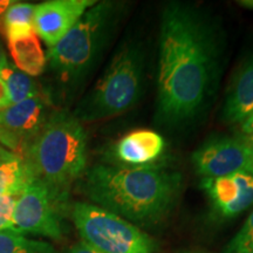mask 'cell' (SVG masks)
I'll list each match as a JSON object with an SVG mask.
<instances>
[{
	"mask_svg": "<svg viewBox=\"0 0 253 253\" xmlns=\"http://www.w3.org/2000/svg\"><path fill=\"white\" fill-rule=\"evenodd\" d=\"M225 36L199 5L170 1L158 32L155 122L181 130L198 122L216 96L223 72Z\"/></svg>",
	"mask_w": 253,
	"mask_h": 253,
	"instance_id": "cell-1",
	"label": "cell"
},
{
	"mask_svg": "<svg viewBox=\"0 0 253 253\" xmlns=\"http://www.w3.org/2000/svg\"><path fill=\"white\" fill-rule=\"evenodd\" d=\"M183 184L182 173L160 167L96 164L84 175L82 191L94 205L134 225H154L171 211Z\"/></svg>",
	"mask_w": 253,
	"mask_h": 253,
	"instance_id": "cell-2",
	"label": "cell"
},
{
	"mask_svg": "<svg viewBox=\"0 0 253 253\" xmlns=\"http://www.w3.org/2000/svg\"><path fill=\"white\" fill-rule=\"evenodd\" d=\"M32 176L45 184L60 203L87 167V134L67 110L49 114L25 155Z\"/></svg>",
	"mask_w": 253,
	"mask_h": 253,
	"instance_id": "cell-3",
	"label": "cell"
},
{
	"mask_svg": "<svg viewBox=\"0 0 253 253\" xmlns=\"http://www.w3.org/2000/svg\"><path fill=\"white\" fill-rule=\"evenodd\" d=\"M126 8L123 1L96 2L60 42L49 48L47 61L63 86L74 89L86 81L112 41Z\"/></svg>",
	"mask_w": 253,
	"mask_h": 253,
	"instance_id": "cell-4",
	"label": "cell"
},
{
	"mask_svg": "<svg viewBox=\"0 0 253 253\" xmlns=\"http://www.w3.org/2000/svg\"><path fill=\"white\" fill-rule=\"evenodd\" d=\"M145 52L141 41L126 39L116 49L106 71L73 112L79 121L95 122L134 108L141 99Z\"/></svg>",
	"mask_w": 253,
	"mask_h": 253,
	"instance_id": "cell-5",
	"label": "cell"
},
{
	"mask_svg": "<svg viewBox=\"0 0 253 253\" xmlns=\"http://www.w3.org/2000/svg\"><path fill=\"white\" fill-rule=\"evenodd\" d=\"M72 218L84 242L102 253H154L155 243L130 221L91 203H75Z\"/></svg>",
	"mask_w": 253,
	"mask_h": 253,
	"instance_id": "cell-6",
	"label": "cell"
},
{
	"mask_svg": "<svg viewBox=\"0 0 253 253\" xmlns=\"http://www.w3.org/2000/svg\"><path fill=\"white\" fill-rule=\"evenodd\" d=\"M60 203L48 188L33 178L15 204L11 230L20 235H36L54 240L62 238Z\"/></svg>",
	"mask_w": 253,
	"mask_h": 253,
	"instance_id": "cell-7",
	"label": "cell"
},
{
	"mask_svg": "<svg viewBox=\"0 0 253 253\" xmlns=\"http://www.w3.org/2000/svg\"><path fill=\"white\" fill-rule=\"evenodd\" d=\"M250 150L245 137L226 135L211 136L191 155L197 175L217 178L237 172H248Z\"/></svg>",
	"mask_w": 253,
	"mask_h": 253,
	"instance_id": "cell-8",
	"label": "cell"
},
{
	"mask_svg": "<svg viewBox=\"0 0 253 253\" xmlns=\"http://www.w3.org/2000/svg\"><path fill=\"white\" fill-rule=\"evenodd\" d=\"M47 118L46 101L41 96L0 110V147L25 157L28 145Z\"/></svg>",
	"mask_w": 253,
	"mask_h": 253,
	"instance_id": "cell-9",
	"label": "cell"
},
{
	"mask_svg": "<svg viewBox=\"0 0 253 253\" xmlns=\"http://www.w3.org/2000/svg\"><path fill=\"white\" fill-rule=\"evenodd\" d=\"M95 4V0H49L36 5L34 32L52 48Z\"/></svg>",
	"mask_w": 253,
	"mask_h": 253,
	"instance_id": "cell-10",
	"label": "cell"
},
{
	"mask_svg": "<svg viewBox=\"0 0 253 253\" xmlns=\"http://www.w3.org/2000/svg\"><path fill=\"white\" fill-rule=\"evenodd\" d=\"M201 185L214 210L225 218L238 216L253 204V175L250 172L203 178Z\"/></svg>",
	"mask_w": 253,
	"mask_h": 253,
	"instance_id": "cell-11",
	"label": "cell"
},
{
	"mask_svg": "<svg viewBox=\"0 0 253 253\" xmlns=\"http://www.w3.org/2000/svg\"><path fill=\"white\" fill-rule=\"evenodd\" d=\"M167 142L160 132L150 129H137L123 136L112 147L110 156L114 166L126 168L153 167L162 157Z\"/></svg>",
	"mask_w": 253,
	"mask_h": 253,
	"instance_id": "cell-12",
	"label": "cell"
},
{
	"mask_svg": "<svg viewBox=\"0 0 253 253\" xmlns=\"http://www.w3.org/2000/svg\"><path fill=\"white\" fill-rule=\"evenodd\" d=\"M253 112V55L242 62L233 75L223 106L226 123H242Z\"/></svg>",
	"mask_w": 253,
	"mask_h": 253,
	"instance_id": "cell-13",
	"label": "cell"
},
{
	"mask_svg": "<svg viewBox=\"0 0 253 253\" xmlns=\"http://www.w3.org/2000/svg\"><path fill=\"white\" fill-rule=\"evenodd\" d=\"M9 53L19 71L30 77H39L45 71L47 56L34 31L15 39L7 40Z\"/></svg>",
	"mask_w": 253,
	"mask_h": 253,
	"instance_id": "cell-14",
	"label": "cell"
},
{
	"mask_svg": "<svg viewBox=\"0 0 253 253\" xmlns=\"http://www.w3.org/2000/svg\"><path fill=\"white\" fill-rule=\"evenodd\" d=\"M33 178L23 156L2 149L0 154V197L20 196Z\"/></svg>",
	"mask_w": 253,
	"mask_h": 253,
	"instance_id": "cell-15",
	"label": "cell"
},
{
	"mask_svg": "<svg viewBox=\"0 0 253 253\" xmlns=\"http://www.w3.org/2000/svg\"><path fill=\"white\" fill-rule=\"evenodd\" d=\"M0 80L7 88L12 104L23 102L27 99L40 96L39 86L34 79L25 74L12 63H7L0 71Z\"/></svg>",
	"mask_w": 253,
	"mask_h": 253,
	"instance_id": "cell-16",
	"label": "cell"
},
{
	"mask_svg": "<svg viewBox=\"0 0 253 253\" xmlns=\"http://www.w3.org/2000/svg\"><path fill=\"white\" fill-rule=\"evenodd\" d=\"M36 5L13 1L2 14V27L6 39L11 40L34 31L33 18Z\"/></svg>",
	"mask_w": 253,
	"mask_h": 253,
	"instance_id": "cell-17",
	"label": "cell"
},
{
	"mask_svg": "<svg viewBox=\"0 0 253 253\" xmlns=\"http://www.w3.org/2000/svg\"><path fill=\"white\" fill-rule=\"evenodd\" d=\"M0 253H56L52 245L41 240L28 239L7 229L0 231Z\"/></svg>",
	"mask_w": 253,
	"mask_h": 253,
	"instance_id": "cell-18",
	"label": "cell"
},
{
	"mask_svg": "<svg viewBox=\"0 0 253 253\" xmlns=\"http://www.w3.org/2000/svg\"><path fill=\"white\" fill-rule=\"evenodd\" d=\"M225 253H253V211L227 245Z\"/></svg>",
	"mask_w": 253,
	"mask_h": 253,
	"instance_id": "cell-19",
	"label": "cell"
},
{
	"mask_svg": "<svg viewBox=\"0 0 253 253\" xmlns=\"http://www.w3.org/2000/svg\"><path fill=\"white\" fill-rule=\"evenodd\" d=\"M20 196H2L0 197V231L12 227L15 204Z\"/></svg>",
	"mask_w": 253,
	"mask_h": 253,
	"instance_id": "cell-20",
	"label": "cell"
},
{
	"mask_svg": "<svg viewBox=\"0 0 253 253\" xmlns=\"http://www.w3.org/2000/svg\"><path fill=\"white\" fill-rule=\"evenodd\" d=\"M68 253H102V252L82 240V242H79L75 245H73Z\"/></svg>",
	"mask_w": 253,
	"mask_h": 253,
	"instance_id": "cell-21",
	"label": "cell"
},
{
	"mask_svg": "<svg viewBox=\"0 0 253 253\" xmlns=\"http://www.w3.org/2000/svg\"><path fill=\"white\" fill-rule=\"evenodd\" d=\"M11 104L12 103H11V100H9L7 88H6L2 80H0V110L7 108V107L11 106Z\"/></svg>",
	"mask_w": 253,
	"mask_h": 253,
	"instance_id": "cell-22",
	"label": "cell"
},
{
	"mask_svg": "<svg viewBox=\"0 0 253 253\" xmlns=\"http://www.w3.org/2000/svg\"><path fill=\"white\" fill-rule=\"evenodd\" d=\"M242 131L244 132V137L253 140V115H249L242 122Z\"/></svg>",
	"mask_w": 253,
	"mask_h": 253,
	"instance_id": "cell-23",
	"label": "cell"
},
{
	"mask_svg": "<svg viewBox=\"0 0 253 253\" xmlns=\"http://www.w3.org/2000/svg\"><path fill=\"white\" fill-rule=\"evenodd\" d=\"M246 138V137H245ZM249 144V150H250V158H249V167H248V172L253 175V140L246 138Z\"/></svg>",
	"mask_w": 253,
	"mask_h": 253,
	"instance_id": "cell-24",
	"label": "cell"
},
{
	"mask_svg": "<svg viewBox=\"0 0 253 253\" xmlns=\"http://www.w3.org/2000/svg\"><path fill=\"white\" fill-rule=\"evenodd\" d=\"M7 59H6V54H5V50L2 48L1 45V41H0V71L7 65Z\"/></svg>",
	"mask_w": 253,
	"mask_h": 253,
	"instance_id": "cell-25",
	"label": "cell"
},
{
	"mask_svg": "<svg viewBox=\"0 0 253 253\" xmlns=\"http://www.w3.org/2000/svg\"><path fill=\"white\" fill-rule=\"evenodd\" d=\"M11 0H0V15H2L6 12V9H7L9 6L12 5Z\"/></svg>",
	"mask_w": 253,
	"mask_h": 253,
	"instance_id": "cell-26",
	"label": "cell"
},
{
	"mask_svg": "<svg viewBox=\"0 0 253 253\" xmlns=\"http://www.w3.org/2000/svg\"><path fill=\"white\" fill-rule=\"evenodd\" d=\"M239 4H242L243 6L248 8H253V0H246V1H239Z\"/></svg>",
	"mask_w": 253,
	"mask_h": 253,
	"instance_id": "cell-27",
	"label": "cell"
},
{
	"mask_svg": "<svg viewBox=\"0 0 253 253\" xmlns=\"http://www.w3.org/2000/svg\"><path fill=\"white\" fill-rule=\"evenodd\" d=\"M2 149H4V148H1V147H0V154H1V151H2Z\"/></svg>",
	"mask_w": 253,
	"mask_h": 253,
	"instance_id": "cell-28",
	"label": "cell"
},
{
	"mask_svg": "<svg viewBox=\"0 0 253 253\" xmlns=\"http://www.w3.org/2000/svg\"><path fill=\"white\" fill-rule=\"evenodd\" d=\"M185 253H198V252H185Z\"/></svg>",
	"mask_w": 253,
	"mask_h": 253,
	"instance_id": "cell-29",
	"label": "cell"
},
{
	"mask_svg": "<svg viewBox=\"0 0 253 253\" xmlns=\"http://www.w3.org/2000/svg\"><path fill=\"white\" fill-rule=\"evenodd\" d=\"M250 115H253V112H252V113H251V114H250Z\"/></svg>",
	"mask_w": 253,
	"mask_h": 253,
	"instance_id": "cell-30",
	"label": "cell"
}]
</instances>
